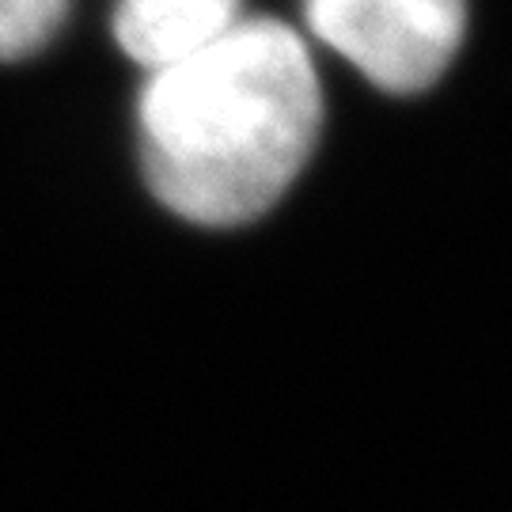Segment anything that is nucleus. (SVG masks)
<instances>
[{"label":"nucleus","mask_w":512,"mask_h":512,"mask_svg":"<svg viewBox=\"0 0 512 512\" xmlns=\"http://www.w3.org/2000/svg\"><path fill=\"white\" fill-rule=\"evenodd\" d=\"M69 0H0V61L38 54L65 23Z\"/></svg>","instance_id":"4"},{"label":"nucleus","mask_w":512,"mask_h":512,"mask_svg":"<svg viewBox=\"0 0 512 512\" xmlns=\"http://www.w3.org/2000/svg\"><path fill=\"white\" fill-rule=\"evenodd\" d=\"M137 118L156 198L183 220L232 228L262 217L304 171L323 92L300 35L258 16L152 73Z\"/></svg>","instance_id":"1"},{"label":"nucleus","mask_w":512,"mask_h":512,"mask_svg":"<svg viewBox=\"0 0 512 512\" xmlns=\"http://www.w3.org/2000/svg\"><path fill=\"white\" fill-rule=\"evenodd\" d=\"M236 16L239 0H118L114 35L133 61L160 73L228 35Z\"/></svg>","instance_id":"3"},{"label":"nucleus","mask_w":512,"mask_h":512,"mask_svg":"<svg viewBox=\"0 0 512 512\" xmlns=\"http://www.w3.org/2000/svg\"><path fill=\"white\" fill-rule=\"evenodd\" d=\"M315 38L391 95L433 88L452 65L467 0H304Z\"/></svg>","instance_id":"2"}]
</instances>
